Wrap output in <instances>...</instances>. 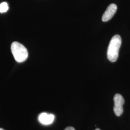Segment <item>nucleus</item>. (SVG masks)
Returning <instances> with one entry per match:
<instances>
[{"instance_id": "nucleus-8", "label": "nucleus", "mask_w": 130, "mask_h": 130, "mask_svg": "<svg viewBox=\"0 0 130 130\" xmlns=\"http://www.w3.org/2000/svg\"><path fill=\"white\" fill-rule=\"evenodd\" d=\"M95 130H101L100 129H99V128H97V129H96Z\"/></svg>"}, {"instance_id": "nucleus-2", "label": "nucleus", "mask_w": 130, "mask_h": 130, "mask_svg": "<svg viewBox=\"0 0 130 130\" xmlns=\"http://www.w3.org/2000/svg\"><path fill=\"white\" fill-rule=\"evenodd\" d=\"M11 51L15 61L21 63L28 58V51L26 48L18 42H13L11 46Z\"/></svg>"}, {"instance_id": "nucleus-4", "label": "nucleus", "mask_w": 130, "mask_h": 130, "mask_svg": "<svg viewBox=\"0 0 130 130\" xmlns=\"http://www.w3.org/2000/svg\"><path fill=\"white\" fill-rule=\"evenodd\" d=\"M117 6L114 4H112L108 6L107 9L103 15L102 20L103 22H107L110 20L116 13Z\"/></svg>"}, {"instance_id": "nucleus-3", "label": "nucleus", "mask_w": 130, "mask_h": 130, "mask_svg": "<svg viewBox=\"0 0 130 130\" xmlns=\"http://www.w3.org/2000/svg\"><path fill=\"white\" fill-rule=\"evenodd\" d=\"M124 99L120 94H116L114 97V106L113 107L114 112L117 116L120 117L123 112V106L124 104Z\"/></svg>"}, {"instance_id": "nucleus-9", "label": "nucleus", "mask_w": 130, "mask_h": 130, "mask_svg": "<svg viewBox=\"0 0 130 130\" xmlns=\"http://www.w3.org/2000/svg\"><path fill=\"white\" fill-rule=\"evenodd\" d=\"M0 130H4L3 129H2V128H0Z\"/></svg>"}, {"instance_id": "nucleus-1", "label": "nucleus", "mask_w": 130, "mask_h": 130, "mask_svg": "<svg viewBox=\"0 0 130 130\" xmlns=\"http://www.w3.org/2000/svg\"><path fill=\"white\" fill-rule=\"evenodd\" d=\"M121 44V39L119 35H115L112 38L107 52V57L112 62L116 61L119 56V52Z\"/></svg>"}, {"instance_id": "nucleus-6", "label": "nucleus", "mask_w": 130, "mask_h": 130, "mask_svg": "<svg viewBox=\"0 0 130 130\" xmlns=\"http://www.w3.org/2000/svg\"><path fill=\"white\" fill-rule=\"evenodd\" d=\"M8 10V6L7 3L4 2L0 4V13H5Z\"/></svg>"}, {"instance_id": "nucleus-5", "label": "nucleus", "mask_w": 130, "mask_h": 130, "mask_svg": "<svg viewBox=\"0 0 130 130\" xmlns=\"http://www.w3.org/2000/svg\"><path fill=\"white\" fill-rule=\"evenodd\" d=\"M55 115L52 114H48L45 112L41 113L38 116V121L44 125H48L52 124L55 120Z\"/></svg>"}, {"instance_id": "nucleus-7", "label": "nucleus", "mask_w": 130, "mask_h": 130, "mask_svg": "<svg viewBox=\"0 0 130 130\" xmlns=\"http://www.w3.org/2000/svg\"><path fill=\"white\" fill-rule=\"evenodd\" d=\"M64 130H75L74 128H73L72 127H68L67 128H66Z\"/></svg>"}]
</instances>
